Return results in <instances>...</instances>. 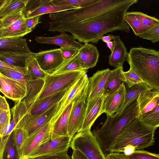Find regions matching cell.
Wrapping results in <instances>:
<instances>
[{"instance_id":"1","label":"cell","mask_w":159,"mask_h":159,"mask_svg":"<svg viewBox=\"0 0 159 159\" xmlns=\"http://www.w3.org/2000/svg\"><path fill=\"white\" fill-rule=\"evenodd\" d=\"M137 0H97L87 6L50 14L48 30L68 32L80 43H97L103 35L116 30L128 33L125 20L129 8Z\"/></svg>"},{"instance_id":"2","label":"cell","mask_w":159,"mask_h":159,"mask_svg":"<svg viewBox=\"0 0 159 159\" xmlns=\"http://www.w3.org/2000/svg\"><path fill=\"white\" fill-rule=\"evenodd\" d=\"M87 72V70H77L57 75L47 74L44 79L30 81L27 86V95L23 100L30 111L35 102L68 89Z\"/></svg>"},{"instance_id":"3","label":"cell","mask_w":159,"mask_h":159,"mask_svg":"<svg viewBox=\"0 0 159 159\" xmlns=\"http://www.w3.org/2000/svg\"><path fill=\"white\" fill-rule=\"evenodd\" d=\"M137 99L121 114L107 116L106 120L101 128L92 132L105 156L111 152L117 137L125 127L132 120L138 117L139 108Z\"/></svg>"},{"instance_id":"4","label":"cell","mask_w":159,"mask_h":159,"mask_svg":"<svg viewBox=\"0 0 159 159\" xmlns=\"http://www.w3.org/2000/svg\"><path fill=\"white\" fill-rule=\"evenodd\" d=\"M127 60L131 68L153 89L159 90V52L143 47L133 48Z\"/></svg>"},{"instance_id":"5","label":"cell","mask_w":159,"mask_h":159,"mask_svg":"<svg viewBox=\"0 0 159 159\" xmlns=\"http://www.w3.org/2000/svg\"><path fill=\"white\" fill-rule=\"evenodd\" d=\"M155 129L143 123L138 117L132 120L117 137L111 152H123L128 145L135 147L136 150L143 149L153 145Z\"/></svg>"},{"instance_id":"6","label":"cell","mask_w":159,"mask_h":159,"mask_svg":"<svg viewBox=\"0 0 159 159\" xmlns=\"http://www.w3.org/2000/svg\"><path fill=\"white\" fill-rule=\"evenodd\" d=\"M78 149L89 159H106L99 143L91 129L81 131L74 136L70 147Z\"/></svg>"},{"instance_id":"7","label":"cell","mask_w":159,"mask_h":159,"mask_svg":"<svg viewBox=\"0 0 159 159\" xmlns=\"http://www.w3.org/2000/svg\"><path fill=\"white\" fill-rule=\"evenodd\" d=\"M88 86L89 84L73 101L68 127V135L72 138L81 131L82 127L86 110Z\"/></svg>"},{"instance_id":"8","label":"cell","mask_w":159,"mask_h":159,"mask_svg":"<svg viewBox=\"0 0 159 159\" xmlns=\"http://www.w3.org/2000/svg\"><path fill=\"white\" fill-rule=\"evenodd\" d=\"M125 20L139 37L159 24V19L140 11L127 12Z\"/></svg>"},{"instance_id":"9","label":"cell","mask_w":159,"mask_h":159,"mask_svg":"<svg viewBox=\"0 0 159 159\" xmlns=\"http://www.w3.org/2000/svg\"><path fill=\"white\" fill-rule=\"evenodd\" d=\"M78 8L71 6L58 5L52 0H30L24 13L26 17H30Z\"/></svg>"},{"instance_id":"10","label":"cell","mask_w":159,"mask_h":159,"mask_svg":"<svg viewBox=\"0 0 159 159\" xmlns=\"http://www.w3.org/2000/svg\"><path fill=\"white\" fill-rule=\"evenodd\" d=\"M57 104L43 113L32 115L28 112L19 122L26 131L28 138L43 126L50 122L56 109Z\"/></svg>"},{"instance_id":"11","label":"cell","mask_w":159,"mask_h":159,"mask_svg":"<svg viewBox=\"0 0 159 159\" xmlns=\"http://www.w3.org/2000/svg\"><path fill=\"white\" fill-rule=\"evenodd\" d=\"M35 57L41 69L51 75L64 62L60 48L48 50L35 53Z\"/></svg>"},{"instance_id":"12","label":"cell","mask_w":159,"mask_h":159,"mask_svg":"<svg viewBox=\"0 0 159 159\" xmlns=\"http://www.w3.org/2000/svg\"><path fill=\"white\" fill-rule=\"evenodd\" d=\"M72 139L69 136H61L40 146L26 159H34L38 157L67 152Z\"/></svg>"},{"instance_id":"13","label":"cell","mask_w":159,"mask_h":159,"mask_svg":"<svg viewBox=\"0 0 159 159\" xmlns=\"http://www.w3.org/2000/svg\"><path fill=\"white\" fill-rule=\"evenodd\" d=\"M0 90L7 98L18 102L26 96L27 86L25 84L8 78L0 73Z\"/></svg>"},{"instance_id":"14","label":"cell","mask_w":159,"mask_h":159,"mask_svg":"<svg viewBox=\"0 0 159 159\" xmlns=\"http://www.w3.org/2000/svg\"><path fill=\"white\" fill-rule=\"evenodd\" d=\"M88 77L86 74L79 79L70 88L62 100L57 104L54 116L50 122L53 125L62 114L75 98L89 84Z\"/></svg>"},{"instance_id":"15","label":"cell","mask_w":159,"mask_h":159,"mask_svg":"<svg viewBox=\"0 0 159 159\" xmlns=\"http://www.w3.org/2000/svg\"><path fill=\"white\" fill-rule=\"evenodd\" d=\"M53 124L49 122L28 138L23 149L21 159L27 157L40 146L51 140Z\"/></svg>"},{"instance_id":"16","label":"cell","mask_w":159,"mask_h":159,"mask_svg":"<svg viewBox=\"0 0 159 159\" xmlns=\"http://www.w3.org/2000/svg\"><path fill=\"white\" fill-rule=\"evenodd\" d=\"M111 70L109 68L98 70L89 78L86 102H88L103 94L105 86Z\"/></svg>"},{"instance_id":"17","label":"cell","mask_w":159,"mask_h":159,"mask_svg":"<svg viewBox=\"0 0 159 159\" xmlns=\"http://www.w3.org/2000/svg\"><path fill=\"white\" fill-rule=\"evenodd\" d=\"M126 91V87L123 83L118 89L107 96L100 114L105 113L107 116L112 115L116 112L123 102Z\"/></svg>"},{"instance_id":"18","label":"cell","mask_w":159,"mask_h":159,"mask_svg":"<svg viewBox=\"0 0 159 159\" xmlns=\"http://www.w3.org/2000/svg\"><path fill=\"white\" fill-rule=\"evenodd\" d=\"M106 97L103 94L90 102H86V113L81 131L91 129L95 121L101 115L100 112Z\"/></svg>"},{"instance_id":"19","label":"cell","mask_w":159,"mask_h":159,"mask_svg":"<svg viewBox=\"0 0 159 159\" xmlns=\"http://www.w3.org/2000/svg\"><path fill=\"white\" fill-rule=\"evenodd\" d=\"M29 111L25 102L22 100L18 102L11 108L10 109L12 116L11 120L0 135V139L7 140L10 134Z\"/></svg>"},{"instance_id":"20","label":"cell","mask_w":159,"mask_h":159,"mask_svg":"<svg viewBox=\"0 0 159 159\" xmlns=\"http://www.w3.org/2000/svg\"><path fill=\"white\" fill-rule=\"evenodd\" d=\"M35 40L40 43H48L56 45L60 47H68L80 50L84 44L76 42L71 35L65 32H61L57 35L48 37L43 36H35Z\"/></svg>"},{"instance_id":"21","label":"cell","mask_w":159,"mask_h":159,"mask_svg":"<svg viewBox=\"0 0 159 159\" xmlns=\"http://www.w3.org/2000/svg\"><path fill=\"white\" fill-rule=\"evenodd\" d=\"M78 54L81 67L84 70L94 67L98 61L99 51L96 47L91 43L84 44Z\"/></svg>"},{"instance_id":"22","label":"cell","mask_w":159,"mask_h":159,"mask_svg":"<svg viewBox=\"0 0 159 159\" xmlns=\"http://www.w3.org/2000/svg\"><path fill=\"white\" fill-rule=\"evenodd\" d=\"M137 101L139 108L138 117L151 111L158 104L159 90L152 89L140 94Z\"/></svg>"},{"instance_id":"23","label":"cell","mask_w":159,"mask_h":159,"mask_svg":"<svg viewBox=\"0 0 159 159\" xmlns=\"http://www.w3.org/2000/svg\"><path fill=\"white\" fill-rule=\"evenodd\" d=\"M70 87L36 102L29 112L33 115H39L56 105L62 100Z\"/></svg>"},{"instance_id":"24","label":"cell","mask_w":159,"mask_h":159,"mask_svg":"<svg viewBox=\"0 0 159 159\" xmlns=\"http://www.w3.org/2000/svg\"><path fill=\"white\" fill-rule=\"evenodd\" d=\"M0 51L32 53L28 47L25 38L22 37L0 39Z\"/></svg>"},{"instance_id":"25","label":"cell","mask_w":159,"mask_h":159,"mask_svg":"<svg viewBox=\"0 0 159 159\" xmlns=\"http://www.w3.org/2000/svg\"><path fill=\"white\" fill-rule=\"evenodd\" d=\"M73 104V101L53 125L51 136V140L60 136H69L68 127L69 117Z\"/></svg>"},{"instance_id":"26","label":"cell","mask_w":159,"mask_h":159,"mask_svg":"<svg viewBox=\"0 0 159 159\" xmlns=\"http://www.w3.org/2000/svg\"><path fill=\"white\" fill-rule=\"evenodd\" d=\"M114 47L111 54L109 56L110 66L117 67L123 65L125 61L127 49L119 36H115L113 40Z\"/></svg>"},{"instance_id":"27","label":"cell","mask_w":159,"mask_h":159,"mask_svg":"<svg viewBox=\"0 0 159 159\" xmlns=\"http://www.w3.org/2000/svg\"><path fill=\"white\" fill-rule=\"evenodd\" d=\"M25 16L10 26L0 29V39L10 37H23L32 30L28 29L25 23Z\"/></svg>"},{"instance_id":"28","label":"cell","mask_w":159,"mask_h":159,"mask_svg":"<svg viewBox=\"0 0 159 159\" xmlns=\"http://www.w3.org/2000/svg\"><path fill=\"white\" fill-rule=\"evenodd\" d=\"M126 88L124 101L116 112V113L121 114L128 106L138 98L140 94L153 89L145 83L136 84L130 88L127 86Z\"/></svg>"},{"instance_id":"29","label":"cell","mask_w":159,"mask_h":159,"mask_svg":"<svg viewBox=\"0 0 159 159\" xmlns=\"http://www.w3.org/2000/svg\"><path fill=\"white\" fill-rule=\"evenodd\" d=\"M123 65H120L113 70L106 83L103 94L107 96L118 89L125 82Z\"/></svg>"},{"instance_id":"30","label":"cell","mask_w":159,"mask_h":159,"mask_svg":"<svg viewBox=\"0 0 159 159\" xmlns=\"http://www.w3.org/2000/svg\"><path fill=\"white\" fill-rule=\"evenodd\" d=\"M30 0H0V17L24 11Z\"/></svg>"},{"instance_id":"31","label":"cell","mask_w":159,"mask_h":159,"mask_svg":"<svg viewBox=\"0 0 159 159\" xmlns=\"http://www.w3.org/2000/svg\"><path fill=\"white\" fill-rule=\"evenodd\" d=\"M34 53L15 52L0 51V61L12 65L25 67L26 59Z\"/></svg>"},{"instance_id":"32","label":"cell","mask_w":159,"mask_h":159,"mask_svg":"<svg viewBox=\"0 0 159 159\" xmlns=\"http://www.w3.org/2000/svg\"><path fill=\"white\" fill-rule=\"evenodd\" d=\"M35 54L26 59L27 75L31 80L44 79L47 75L41 68L35 57Z\"/></svg>"},{"instance_id":"33","label":"cell","mask_w":159,"mask_h":159,"mask_svg":"<svg viewBox=\"0 0 159 159\" xmlns=\"http://www.w3.org/2000/svg\"><path fill=\"white\" fill-rule=\"evenodd\" d=\"M11 113L8 104L5 97L0 96V135L9 124Z\"/></svg>"},{"instance_id":"34","label":"cell","mask_w":159,"mask_h":159,"mask_svg":"<svg viewBox=\"0 0 159 159\" xmlns=\"http://www.w3.org/2000/svg\"><path fill=\"white\" fill-rule=\"evenodd\" d=\"M0 159H20L16 146L13 130L8 137Z\"/></svg>"},{"instance_id":"35","label":"cell","mask_w":159,"mask_h":159,"mask_svg":"<svg viewBox=\"0 0 159 159\" xmlns=\"http://www.w3.org/2000/svg\"><path fill=\"white\" fill-rule=\"evenodd\" d=\"M86 70L81 66L78 52L71 58L65 60L62 64L52 75H57L70 71Z\"/></svg>"},{"instance_id":"36","label":"cell","mask_w":159,"mask_h":159,"mask_svg":"<svg viewBox=\"0 0 159 159\" xmlns=\"http://www.w3.org/2000/svg\"><path fill=\"white\" fill-rule=\"evenodd\" d=\"M138 118L146 125L156 129L159 127V104L151 111Z\"/></svg>"},{"instance_id":"37","label":"cell","mask_w":159,"mask_h":159,"mask_svg":"<svg viewBox=\"0 0 159 159\" xmlns=\"http://www.w3.org/2000/svg\"><path fill=\"white\" fill-rule=\"evenodd\" d=\"M13 131L16 146L20 158L23 147L28 138L27 134L20 123L15 127Z\"/></svg>"},{"instance_id":"38","label":"cell","mask_w":159,"mask_h":159,"mask_svg":"<svg viewBox=\"0 0 159 159\" xmlns=\"http://www.w3.org/2000/svg\"><path fill=\"white\" fill-rule=\"evenodd\" d=\"M97 0H52L55 4L62 6H71L78 8L88 6Z\"/></svg>"},{"instance_id":"39","label":"cell","mask_w":159,"mask_h":159,"mask_svg":"<svg viewBox=\"0 0 159 159\" xmlns=\"http://www.w3.org/2000/svg\"><path fill=\"white\" fill-rule=\"evenodd\" d=\"M0 73L8 78L24 84L27 86L28 82L31 81L28 75L19 72L0 69Z\"/></svg>"},{"instance_id":"40","label":"cell","mask_w":159,"mask_h":159,"mask_svg":"<svg viewBox=\"0 0 159 159\" xmlns=\"http://www.w3.org/2000/svg\"><path fill=\"white\" fill-rule=\"evenodd\" d=\"M23 11H20L0 18V29L7 28L25 16Z\"/></svg>"},{"instance_id":"41","label":"cell","mask_w":159,"mask_h":159,"mask_svg":"<svg viewBox=\"0 0 159 159\" xmlns=\"http://www.w3.org/2000/svg\"><path fill=\"white\" fill-rule=\"evenodd\" d=\"M124 74L125 78V82L129 88L136 84L145 83L138 74L130 67L128 71H124Z\"/></svg>"},{"instance_id":"42","label":"cell","mask_w":159,"mask_h":159,"mask_svg":"<svg viewBox=\"0 0 159 159\" xmlns=\"http://www.w3.org/2000/svg\"><path fill=\"white\" fill-rule=\"evenodd\" d=\"M127 156L130 159H159V154L140 150H136L132 154Z\"/></svg>"},{"instance_id":"43","label":"cell","mask_w":159,"mask_h":159,"mask_svg":"<svg viewBox=\"0 0 159 159\" xmlns=\"http://www.w3.org/2000/svg\"><path fill=\"white\" fill-rule=\"evenodd\" d=\"M139 37L153 43L159 42V24Z\"/></svg>"},{"instance_id":"44","label":"cell","mask_w":159,"mask_h":159,"mask_svg":"<svg viewBox=\"0 0 159 159\" xmlns=\"http://www.w3.org/2000/svg\"><path fill=\"white\" fill-rule=\"evenodd\" d=\"M0 69H5L11 71H17L27 75V70L25 67H21L10 64L0 61Z\"/></svg>"},{"instance_id":"45","label":"cell","mask_w":159,"mask_h":159,"mask_svg":"<svg viewBox=\"0 0 159 159\" xmlns=\"http://www.w3.org/2000/svg\"><path fill=\"white\" fill-rule=\"evenodd\" d=\"M61 55L65 60H68L76 54L79 50L68 47H60Z\"/></svg>"},{"instance_id":"46","label":"cell","mask_w":159,"mask_h":159,"mask_svg":"<svg viewBox=\"0 0 159 159\" xmlns=\"http://www.w3.org/2000/svg\"><path fill=\"white\" fill-rule=\"evenodd\" d=\"M67 152H62L53 154L42 156L34 159H72L68 155Z\"/></svg>"},{"instance_id":"47","label":"cell","mask_w":159,"mask_h":159,"mask_svg":"<svg viewBox=\"0 0 159 159\" xmlns=\"http://www.w3.org/2000/svg\"><path fill=\"white\" fill-rule=\"evenodd\" d=\"M40 16H36L26 17L25 23L27 27L30 29L33 30L39 23H41L39 20Z\"/></svg>"},{"instance_id":"48","label":"cell","mask_w":159,"mask_h":159,"mask_svg":"<svg viewBox=\"0 0 159 159\" xmlns=\"http://www.w3.org/2000/svg\"><path fill=\"white\" fill-rule=\"evenodd\" d=\"M106 159H130L124 153L111 152L106 156Z\"/></svg>"},{"instance_id":"49","label":"cell","mask_w":159,"mask_h":159,"mask_svg":"<svg viewBox=\"0 0 159 159\" xmlns=\"http://www.w3.org/2000/svg\"><path fill=\"white\" fill-rule=\"evenodd\" d=\"M72 155V159H89L82 152L78 149H74Z\"/></svg>"},{"instance_id":"50","label":"cell","mask_w":159,"mask_h":159,"mask_svg":"<svg viewBox=\"0 0 159 159\" xmlns=\"http://www.w3.org/2000/svg\"><path fill=\"white\" fill-rule=\"evenodd\" d=\"M135 150L136 149L135 147L129 145L124 148L123 152L125 155L129 156L132 154Z\"/></svg>"},{"instance_id":"51","label":"cell","mask_w":159,"mask_h":159,"mask_svg":"<svg viewBox=\"0 0 159 159\" xmlns=\"http://www.w3.org/2000/svg\"><path fill=\"white\" fill-rule=\"evenodd\" d=\"M115 36L111 34H108L107 36H103L101 39L102 41L106 43H107L111 41V40H114L115 38Z\"/></svg>"},{"instance_id":"52","label":"cell","mask_w":159,"mask_h":159,"mask_svg":"<svg viewBox=\"0 0 159 159\" xmlns=\"http://www.w3.org/2000/svg\"><path fill=\"white\" fill-rule=\"evenodd\" d=\"M106 45L108 48L111 50V52L112 51L114 47L113 41H110L106 43Z\"/></svg>"},{"instance_id":"53","label":"cell","mask_w":159,"mask_h":159,"mask_svg":"<svg viewBox=\"0 0 159 159\" xmlns=\"http://www.w3.org/2000/svg\"><path fill=\"white\" fill-rule=\"evenodd\" d=\"M158 104H159V103Z\"/></svg>"}]
</instances>
